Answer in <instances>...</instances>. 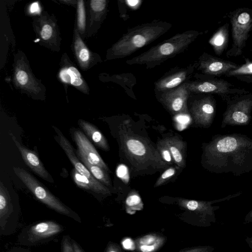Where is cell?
Wrapping results in <instances>:
<instances>
[{
	"instance_id": "8",
	"label": "cell",
	"mask_w": 252,
	"mask_h": 252,
	"mask_svg": "<svg viewBox=\"0 0 252 252\" xmlns=\"http://www.w3.org/2000/svg\"><path fill=\"white\" fill-rule=\"evenodd\" d=\"M190 92L186 82L179 87L160 93L159 101L174 115L188 112L187 101Z\"/></svg>"
},
{
	"instance_id": "33",
	"label": "cell",
	"mask_w": 252,
	"mask_h": 252,
	"mask_svg": "<svg viewBox=\"0 0 252 252\" xmlns=\"http://www.w3.org/2000/svg\"><path fill=\"white\" fill-rule=\"evenodd\" d=\"M28 12L32 15H40L41 8L38 2H34L31 4L28 9Z\"/></svg>"
},
{
	"instance_id": "13",
	"label": "cell",
	"mask_w": 252,
	"mask_h": 252,
	"mask_svg": "<svg viewBox=\"0 0 252 252\" xmlns=\"http://www.w3.org/2000/svg\"><path fill=\"white\" fill-rule=\"evenodd\" d=\"M12 139L17 146L21 157L26 164L37 175L44 180L53 183L54 181L45 168L42 162L36 155V153L30 150L25 146L21 145L15 138L13 134H11Z\"/></svg>"
},
{
	"instance_id": "12",
	"label": "cell",
	"mask_w": 252,
	"mask_h": 252,
	"mask_svg": "<svg viewBox=\"0 0 252 252\" xmlns=\"http://www.w3.org/2000/svg\"><path fill=\"white\" fill-rule=\"evenodd\" d=\"M72 135L77 146V150L90 163L98 166L107 172L109 171L108 166L84 133L79 129H73Z\"/></svg>"
},
{
	"instance_id": "35",
	"label": "cell",
	"mask_w": 252,
	"mask_h": 252,
	"mask_svg": "<svg viewBox=\"0 0 252 252\" xmlns=\"http://www.w3.org/2000/svg\"><path fill=\"white\" fill-rule=\"evenodd\" d=\"M117 175L118 176L122 179H127L128 178V172L126 167L124 165L120 166L117 169Z\"/></svg>"
},
{
	"instance_id": "24",
	"label": "cell",
	"mask_w": 252,
	"mask_h": 252,
	"mask_svg": "<svg viewBox=\"0 0 252 252\" xmlns=\"http://www.w3.org/2000/svg\"><path fill=\"white\" fill-rule=\"evenodd\" d=\"M76 154L96 180L105 186H110L111 185L110 178L106 171L98 166L90 163L78 150H76Z\"/></svg>"
},
{
	"instance_id": "41",
	"label": "cell",
	"mask_w": 252,
	"mask_h": 252,
	"mask_svg": "<svg viewBox=\"0 0 252 252\" xmlns=\"http://www.w3.org/2000/svg\"><path fill=\"white\" fill-rule=\"evenodd\" d=\"M128 4L131 7L135 6L138 3L140 2L139 0H127L126 1Z\"/></svg>"
},
{
	"instance_id": "27",
	"label": "cell",
	"mask_w": 252,
	"mask_h": 252,
	"mask_svg": "<svg viewBox=\"0 0 252 252\" xmlns=\"http://www.w3.org/2000/svg\"><path fill=\"white\" fill-rule=\"evenodd\" d=\"M237 145V141L234 138L226 137L218 142L217 148L220 152L227 153L235 150Z\"/></svg>"
},
{
	"instance_id": "23",
	"label": "cell",
	"mask_w": 252,
	"mask_h": 252,
	"mask_svg": "<svg viewBox=\"0 0 252 252\" xmlns=\"http://www.w3.org/2000/svg\"><path fill=\"white\" fill-rule=\"evenodd\" d=\"M78 125L97 147L105 151L109 150L107 140L94 125L81 119L78 120Z\"/></svg>"
},
{
	"instance_id": "19",
	"label": "cell",
	"mask_w": 252,
	"mask_h": 252,
	"mask_svg": "<svg viewBox=\"0 0 252 252\" xmlns=\"http://www.w3.org/2000/svg\"><path fill=\"white\" fill-rule=\"evenodd\" d=\"M71 176L75 183L80 188L90 189L96 193L104 195L110 193L108 188L99 181H92L86 176L82 175L74 168L71 171Z\"/></svg>"
},
{
	"instance_id": "2",
	"label": "cell",
	"mask_w": 252,
	"mask_h": 252,
	"mask_svg": "<svg viewBox=\"0 0 252 252\" xmlns=\"http://www.w3.org/2000/svg\"><path fill=\"white\" fill-rule=\"evenodd\" d=\"M202 32L190 30L175 34L145 52L126 61L129 65H146L153 68L184 52Z\"/></svg>"
},
{
	"instance_id": "20",
	"label": "cell",
	"mask_w": 252,
	"mask_h": 252,
	"mask_svg": "<svg viewBox=\"0 0 252 252\" xmlns=\"http://www.w3.org/2000/svg\"><path fill=\"white\" fill-rule=\"evenodd\" d=\"M161 141L169 149L177 165L180 167H184L185 143L176 136L168 137Z\"/></svg>"
},
{
	"instance_id": "40",
	"label": "cell",
	"mask_w": 252,
	"mask_h": 252,
	"mask_svg": "<svg viewBox=\"0 0 252 252\" xmlns=\"http://www.w3.org/2000/svg\"><path fill=\"white\" fill-rule=\"evenodd\" d=\"M245 240L248 246L252 250V237L247 236L246 237Z\"/></svg>"
},
{
	"instance_id": "4",
	"label": "cell",
	"mask_w": 252,
	"mask_h": 252,
	"mask_svg": "<svg viewBox=\"0 0 252 252\" xmlns=\"http://www.w3.org/2000/svg\"><path fill=\"white\" fill-rule=\"evenodd\" d=\"M14 173L40 202L56 212L81 222L79 217L63 203L30 173L20 167H13Z\"/></svg>"
},
{
	"instance_id": "6",
	"label": "cell",
	"mask_w": 252,
	"mask_h": 252,
	"mask_svg": "<svg viewBox=\"0 0 252 252\" xmlns=\"http://www.w3.org/2000/svg\"><path fill=\"white\" fill-rule=\"evenodd\" d=\"M197 66L198 63L195 62L185 67H175L171 69L155 82V92L161 93L188 82Z\"/></svg>"
},
{
	"instance_id": "26",
	"label": "cell",
	"mask_w": 252,
	"mask_h": 252,
	"mask_svg": "<svg viewBox=\"0 0 252 252\" xmlns=\"http://www.w3.org/2000/svg\"><path fill=\"white\" fill-rule=\"evenodd\" d=\"M77 19L75 24L81 37L84 39L87 36V19L85 4L84 0H77Z\"/></svg>"
},
{
	"instance_id": "22",
	"label": "cell",
	"mask_w": 252,
	"mask_h": 252,
	"mask_svg": "<svg viewBox=\"0 0 252 252\" xmlns=\"http://www.w3.org/2000/svg\"><path fill=\"white\" fill-rule=\"evenodd\" d=\"M191 114L197 122H205L214 112V109L209 97L195 100L190 108Z\"/></svg>"
},
{
	"instance_id": "36",
	"label": "cell",
	"mask_w": 252,
	"mask_h": 252,
	"mask_svg": "<svg viewBox=\"0 0 252 252\" xmlns=\"http://www.w3.org/2000/svg\"><path fill=\"white\" fill-rule=\"evenodd\" d=\"M123 246L126 249H131L133 248V242L130 239H126L123 243Z\"/></svg>"
},
{
	"instance_id": "9",
	"label": "cell",
	"mask_w": 252,
	"mask_h": 252,
	"mask_svg": "<svg viewBox=\"0 0 252 252\" xmlns=\"http://www.w3.org/2000/svg\"><path fill=\"white\" fill-rule=\"evenodd\" d=\"M232 36L236 54L241 53L252 28V15L249 12L235 13L231 18Z\"/></svg>"
},
{
	"instance_id": "39",
	"label": "cell",
	"mask_w": 252,
	"mask_h": 252,
	"mask_svg": "<svg viewBox=\"0 0 252 252\" xmlns=\"http://www.w3.org/2000/svg\"><path fill=\"white\" fill-rule=\"evenodd\" d=\"M251 222H252V210L246 216L244 220V224H248Z\"/></svg>"
},
{
	"instance_id": "21",
	"label": "cell",
	"mask_w": 252,
	"mask_h": 252,
	"mask_svg": "<svg viewBox=\"0 0 252 252\" xmlns=\"http://www.w3.org/2000/svg\"><path fill=\"white\" fill-rule=\"evenodd\" d=\"M125 147L128 153L137 159L147 160L151 158L147 145L142 140L135 136H129L125 141Z\"/></svg>"
},
{
	"instance_id": "38",
	"label": "cell",
	"mask_w": 252,
	"mask_h": 252,
	"mask_svg": "<svg viewBox=\"0 0 252 252\" xmlns=\"http://www.w3.org/2000/svg\"><path fill=\"white\" fill-rule=\"evenodd\" d=\"M154 247L153 246L143 245L140 247V250L143 252H150L153 251Z\"/></svg>"
},
{
	"instance_id": "30",
	"label": "cell",
	"mask_w": 252,
	"mask_h": 252,
	"mask_svg": "<svg viewBox=\"0 0 252 252\" xmlns=\"http://www.w3.org/2000/svg\"><path fill=\"white\" fill-rule=\"evenodd\" d=\"M158 149L159 151L162 159L167 163L171 164L172 162V157L169 149L161 140L158 144Z\"/></svg>"
},
{
	"instance_id": "28",
	"label": "cell",
	"mask_w": 252,
	"mask_h": 252,
	"mask_svg": "<svg viewBox=\"0 0 252 252\" xmlns=\"http://www.w3.org/2000/svg\"><path fill=\"white\" fill-rule=\"evenodd\" d=\"M226 75L229 76L252 75V62H248L242 65L229 71Z\"/></svg>"
},
{
	"instance_id": "29",
	"label": "cell",
	"mask_w": 252,
	"mask_h": 252,
	"mask_svg": "<svg viewBox=\"0 0 252 252\" xmlns=\"http://www.w3.org/2000/svg\"><path fill=\"white\" fill-rule=\"evenodd\" d=\"M176 173V169L171 167L166 169L159 177L155 183V187H158L170 179Z\"/></svg>"
},
{
	"instance_id": "1",
	"label": "cell",
	"mask_w": 252,
	"mask_h": 252,
	"mask_svg": "<svg viewBox=\"0 0 252 252\" xmlns=\"http://www.w3.org/2000/svg\"><path fill=\"white\" fill-rule=\"evenodd\" d=\"M171 27L169 23L155 20L131 28L107 50L106 59L111 60L129 56L157 40Z\"/></svg>"
},
{
	"instance_id": "14",
	"label": "cell",
	"mask_w": 252,
	"mask_h": 252,
	"mask_svg": "<svg viewBox=\"0 0 252 252\" xmlns=\"http://www.w3.org/2000/svg\"><path fill=\"white\" fill-rule=\"evenodd\" d=\"M63 230L62 226L56 222L47 220L31 226L27 232V241L31 244L39 242L53 237Z\"/></svg>"
},
{
	"instance_id": "34",
	"label": "cell",
	"mask_w": 252,
	"mask_h": 252,
	"mask_svg": "<svg viewBox=\"0 0 252 252\" xmlns=\"http://www.w3.org/2000/svg\"><path fill=\"white\" fill-rule=\"evenodd\" d=\"M141 202L140 197L136 194L129 195L126 200V203L129 206H132L138 204Z\"/></svg>"
},
{
	"instance_id": "42",
	"label": "cell",
	"mask_w": 252,
	"mask_h": 252,
	"mask_svg": "<svg viewBox=\"0 0 252 252\" xmlns=\"http://www.w3.org/2000/svg\"><path fill=\"white\" fill-rule=\"evenodd\" d=\"M107 252H117L116 251L113 250H110V251H108Z\"/></svg>"
},
{
	"instance_id": "25",
	"label": "cell",
	"mask_w": 252,
	"mask_h": 252,
	"mask_svg": "<svg viewBox=\"0 0 252 252\" xmlns=\"http://www.w3.org/2000/svg\"><path fill=\"white\" fill-rule=\"evenodd\" d=\"M228 41L227 24L224 25L214 34L209 40V43L218 55L222 54Z\"/></svg>"
},
{
	"instance_id": "31",
	"label": "cell",
	"mask_w": 252,
	"mask_h": 252,
	"mask_svg": "<svg viewBox=\"0 0 252 252\" xmlns=\"http://www.w3.org/2000/svg\"><path fill=\"white\" fill-rule=\"evenodd\" d=\"M62 252H74L71 240L68 236H64L62 241Z\"/></svg>"
},
{
	"instance_id": "15",
	"label": "cell",
	"mask_w": 252,
	"mask_h": 252,
	"mask_svg": "<svg viewBox=\"0 0 252 252\" xmlns=\"http://www.w3.org/2000/svg\"><path fill=\"white\" fill-rule=\"evenodd\" d=\"M187 86L191 93L222 94L230 90V84L221 80L203 79L188 81Z\"/></svg>"
},
{
	"instance_id": "32",
	"label": "cell",
	"mask_w": 252,
	"mask_h": 252,
	"mask_svg": "<svg viewBox=\"0 0 252 252\" xmlns=\"http://www.w3.org/2000/svg\"><path fill=\"white\" fill-rule=\"evenodd\" d=\"M233 119L239 123H244L248 120L247 114L242 111H235L232 115Z\"/></svg>"
},
{
	"instance_id": "7",
	"label": "cell",
	"mask_w": 252,
	"mask_h": 252,
	"mask_svg": "<svg viewBox=\"0 0 252 252\" xmlns=\"http://www.w3.org/2000/svg\"><path fill=\"white\" fill-rule=\"evenodd\" d=\"M60 66L58 77L63 84L65 86L71 85L85 94H89L88 84L66 53L63 54Z\"/></svg>"
},
{
	"instance_id": "17",
	"label": "cell",
	"mask_w": 252,
	"mask_h": 252,
	"mask_svg": "<svg viewBox=\"0 0 252 252\" xmlns=\"http://www.w3.org/2000/svg\"><path fill=\"white\" fill-rule=\"evenodd\" d=\"M57 136L56 137L57 141L64 151L74 168L79 173L86 176L92 181H96L91 174L86 166L75 154V149L68 139L63 135L60 129L53 126Z\"/></svg>"
},
{
	"instance_id": "5",
	"label": "cell",
	"mask_w": 252,
	"mask_h": 252,
	"mask_svg": "<svg viewBox=\"0 0 252 252\" xmlns=\"http://www.w3.org/2000/svg\"><path fill=\"white\" fill-rule=\"evenodd\" d=\"M32 26L42 45L54 51L60 50V33L54 15L44 11L34 18Z\"/></svg>"
},
{
	"instance_id": "16",
	"label": "cell",
	"mask_w": 252,
	"mask_h": 252,
	"mask_svg": "<svg viewBox=\"0 0 252 252\" xmlns=\"http://www.w3.org/2000/svg\"><path fill=\"white\" fill-rule=\"evenodd\" d=\"M14 207L9 192L5 187L0 182V234H8V228L13 221L12 217Z\"/></svg>"
},
{
	"instance_id": "37",
	"label": "cell",
	"mask_w": 252,
	"mask_h": 252,
	"mask_svg": "<svg viewBox=\"0 0 252 252\" xmlns=\"http://www.w3.org/2000/svg\"><path fill=\"white\" fill-rule=\"evenodd\" d=\"M71 242L74 248V252H84L83 250L76 242L72 240Z\"/></svg>"
},
{
	"instance_id": "18",
	"label": "cell",
	"mask_w": 252,
	"mask_h": 252,
	"mask_svg": "<svg viewBox=\"0 0 252 252\" xmlns=\"http://www.w3.org/2000/svg\"><path fill=\"white\" fill-rule=\"evenodd\" d=\"M107 5V1L105 0L89 1V14L87 23V36H91L96 32L106 13Z\"/></svg>"
},
{
	"instance_id": "3",
	"label": "cell",
	"mask_w": 252,
	"mask_h": 252,
	"mask_svg": "<svg viewBox=\"0 0 252 252\" xmlns=\"http://www.w3.org/2000/svg\"><path fill=\"white\" fill-rule=\"evenodd\" d=\"M13 82L17 89L32 98H45V88L33 74L26 56L21 51L14 55Z\"/></svg>"
},
{
	"instance_id": "11",
	"label": "cell",
	"mask_w": 252,
	"mask_h": 252,
	"mask_svg": "<svg viewBox=\"0 0 252 252\" xmlns=\"http://www.w3.org/2000/svg\"><path fill=\"white\" fill-rule=\"evenodd\" d=\"M197 68L202 73L207 75H219L226 74L229 71L236 68V64L203 53L199 58Z\"/></svg>"
},
{
	"instance_id": "10",
	"label": "cell",
	"mask_w": 252,
	"mask_h": 252,
	"mask_svg": "<svg viewBox=\"0 0 252 252\" xmlns=\"http://www.w3.org/2000/svg\"><path fill=\"white\" fill-rule=\"evenodd\" d=\"M71 49L77 63L84 71H87L101 61L99 55L93 52L85 43L75 24Z\"/></svg>"
}]
</instances>
